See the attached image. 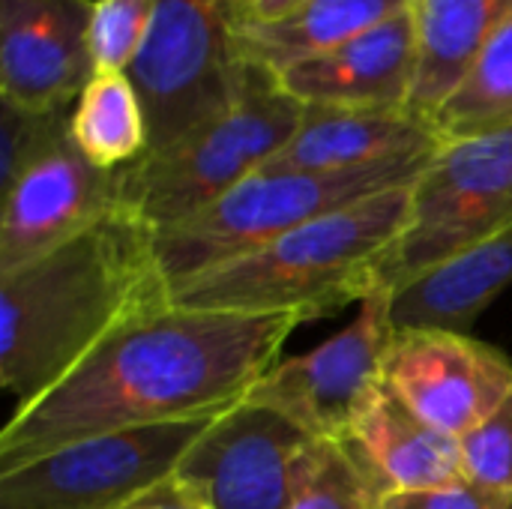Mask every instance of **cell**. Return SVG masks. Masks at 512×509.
Instances as JSON below:
<instances>
[{
  "label": "cell",
  "mask_w": 512,
  "mask_h": 509,
  "mask_svg": "<svg viewBox=\"0 0 512 509\" xmlns=\"http://www.w3.org/2000/svg\"><path fill=\"white\" fill-rule=\"evenodd\" d=\"M72 108L33 111L0 96V192H6L36 159L69 138Z\"/></svg>",
  "instance_id": "obj_23"
},
{
  "label": "cell",
  "mask_w": 512,
  "mask_h": 509,
  "mask_svg": "<svg viewBox=\"0 0 512 509\" xmlns=\"http://www.w3.org/2000/svg\"><path fill=\"white\" fill-rule=\"evenodd\" d=\"M390 306V291L372 294L345 330L306 354L276 360L243 402L282 414L315 441L342 444L381 381V363L396 330Z\"/></svg>",
  "instance_id": "obj_9"
},
{
  "label": "cell",
  "mask_w": 512,
  "mask_h": 509,
  "mask_svg": "<svg viewBox=\"0 0 512 509\" xmlns=\"http://www.w3.org/2000/svg\"><path fill=\"white\" fill-rule=\"evenodd\" d=\"M435 126L447 141L512 126V12L489 36L453 96L441 105Z\"/></svg>",
  "instance_id": "obj_21"
},
{
  "label": "cell",
  "mask_w": 512,
  "mask_h": 509,
  "mask_svg": "<svg viewBox=\"0 0 512 509\" xmlns=\"http://www.w3.org/2000/svg\"><path fill=\"white\" fill-rule=\"evenodd\" d=\"M381 381L426 423L462 441L512 393V360L471 333L396 327Z\"/></svg>",
  "instance_id": "obj_10"
},
{
  "label": "cell",
  "mask_w": 512,
  "mask_h": 509,
  "mask_svg": "<svg viewBox=\"0 0 512 509\" xmlns=\"http://www.w3.org/2000/svg\"><path fill=\"white\" fill-rule=\"evenodd\" d=\"M512 288V222L393 294L396 327L471 333L480 315Z\"/></svg>",
  "instance_id": "obj_17"
},
{
  "label": "cell",
  "mask_w": 512,
  "mask_h": 509,
  "mask_svg": "<svg viewBox=\"0 0 512 509\" xmlns=\"http://www.w3.org/2000/svg\"><path fill=\"white\" fill-rule=\"evenodd\" d=\"M156 231L123 204L99 225L0 276V387L30 402L123 327L171 306Z\"/></svg>",
  "instance_id": "obj_2"
},
{
  "label": "cell",
  "mask_w": 512,
  "mask_h": 509,
  "mask_svg": "<svg viewBox=\"0 0 512 509\" xmlns=\"http://www.w3.org/2000/svg\"><path fill=\"white\" fill-rule=\"evenodd\" d=\"M512 222V126L444 141L411 189L405 234L384 267L396 294Z\"/></svg>",
  "instance_id": "obj_7"
},
{
  "label": "cell",
  "mask_w": 512,
  "mask_h": 509,
  "mask_svg": "<svg viewBox=\"0 0 512 509\" xmlns=\"http://www.w3.org/2000/svg\"><path fill=\"white\" fill-rule=\"evenodd\" d=\"M297 327L288 315L171 303L114 333L42 396L15 405L0 432V471L84 438L219 417L243 402Z\"/></svg>",
  "instance_id": "obj_1"
},
{
  "label": "cell",
  "mask_w": 512,
  "mask_h": 509,
  "mask_svg": "<svg viewBox=\"0 0 512 509\" xmlns=\"http://www.w3.org/2000/svg\"><path fill=\"white\" fill-rule=\"evenodd\" d=\"M342 444L381 498L468 480L462 441L426 423L384 381L369 393Z\"/></svg>",
  "instance_id": "obj_16"
},
{
  "label": "cell",
  "mask_w": 512,
  "mask_h": 509,
  "mask_svg": "<svg viewBox=\"0 0 512 509\" xmlns=\"http://www.w3.org/2000/svg\"><path fill=\"white\" fill-rule=\"evenodd\" d=\"M306 0H234L237 24H276L297 12Z\"/></svg>",
  "instance_id": "obj_28"
},
{
  "label": "cell",
  "mask_w": 512,
  "mask_h": 509,
  "mask_svg": "<svg viewBox=\"0 0 512 509\" xmlns=\"http://www.w3.org/2000/svg\"><path fill=\"white\" fill-rule=\"evenodd\" d=\"M216 417L84 438L0 471V509H111L177 471Z\"/></svg>",
  "instance_id": "obj_8"
},
{
  "label": "cell",
  "mask_w": 512,
  "mask_h": 509,
  "mask_svg": "<svg viewBox=\"0 0 512 509\" xmlns=\"http://www.w3.org/2000/svg\"><path fill=\"white\" fill-rule=\"evenodd\" d=\"M126 75L144 105L147 153H162L231 111L249 78L234 0H156L147 39Z\"/></svg>",
  "instance_id": "obj_6"
},
{
  "label": "cell",
  "mask_w": 512,
  "mask_h": 509,
  "mask_svg": "<svg viewBox=\"0 0 512 509\" xmlns=\"http://www.w3.org/2000/svg\"><path fill=\"white\" fill-rule=\"evenodd\" d=\"M123 204L120 171L93 165L69 135L0 192V276L66 246Z\"/></svg>",
  "instance_id": "obj_11"
},
{
  "label": "cell",
  "mask_w": 512,
  "mask_h": 509,
  "mask_svg": "<svg viewBox=\"0 0 512 509\" xmlns=\"http://www.w3.org/2000/svg\"><path fill=\"white\" fill-rule=\"evenodd\" d=\"M72 144L99 168L120 171L135 165L147 147V117L126 72H96L72 105Z\"/></svg>",
  "instance_id": "obj_20"
},
{
  "label": "cell",
  "mask_w": 512,
  "mask_h": 509,
  "mask_svg": "<svg viewBox=\"0 0 512 509\" xmlns=\"http://www.w3.org/2000/svg\"><path fill=\"white\" fill-rule=\"evenodd\" d=\"M512 495L486 489L471 480H456L432 489L393 492L381 498V509H510Z\"/></svg>",
  "instance_id": "obj_26"
},
{
  "label": "cell",
  "mask_w": 512,
  "mask_h": 509,
  "mask_svg": "<svg viewBox=\"0 0 512 509\" xmlns=\"http://www.w3.org/2000/svg\"><path fill=\"white\" fill-rule=\"evenodd\" d=\"M288 509H381V492L339 441H312Z\"/></svg>",
  "instance_id": "obj_22"
},
{
  "label": "cell",
  "mask_w": 512,
  "mask_h": 509,
  "mask_svg": "<svg viewBox=\"0 0 512 509\" xmlns=\"http://www.w3.org/2000/svg\"><path fill=\"white\" fill-rule=\"evenodd\" d=\"M156 0H96L90 15V54L96 72H129L138 57Z\"/></svg>",
  "instance_id": "obj_24"
},
{
  "label": "cell",
  "mask_w": 512,
  "mask_h": 509,
  "mask_svg": "<svg viewBox=\"0 0 512 509\" xmlns=\"http://www.w3.org/2000/svg\"><path fill=\"white\" fill-rule=\"evenodd\" d=\"M300 105L324 108H411L417 84L414 6L351 42L273 72Z\"/></svg>",
  "instance_id": "obj_14"
},
{
  "label": "cell",
  "mask_w": 512,
  "mask_h": 509,
  "mask_svg": "<svg viewBox=\"0 0 512 509\" xmlns=\"http://www.w3.org/2000/svg\"><path fill=\"white\" fill-rule=\"evenodd\" d=\"M432 156L354 171L261 168L207 210L174 228L156 231L159 264L174 285L207 267L249 255L324 213L396 186H408L426 171Z\"/></svg>",
  "instance_id": "obj_5"
},
{
  "label": "cell",
  "mask_w": 512,
  "mask_h": 509,
  "mask_svg": "<svg viewBox=\"0 0 512 509\" xmlns=\"http://www.w3.org/2000/svg\"><path fill=\"white\" fill-rule=\"evenodd\" d=\"M465 477L512 495V393L471 435L462 438Z\"/></svg>",
  "instance_id": "obj_25"
},
{
  "label": "cell",
  "mask_w": 512,
  "mask_h": 509,
  "mask_svg": "<svg viewBox=\"0 0 512 509\" xmlns=\"http://www.w3.org/2000/svg\"><path fill=\"white\" fill-rule=\"evenodd\" d=\"M414 183L324 213L249 255L180 279L171 300L183 309L288 315L300 324L363 303L384 291V267L405 234Z\"/></svg>",
  "instance_id": "obj_3"
},
{
  "label": "cell",
  "mask_w": 512,
  "mask_h": 509,
  "mask_svg": "<svg viewBox=\"0 0 512 509\" xmlns=\"http://www.w3.org/2000/svg\"><path fill=\"white\" fill-rule=\"evenodd\" d=\"M438 126L411 108L303 105L291 141L264 165L273 171H354L423 159L444 147Z\"/></svg>",
  "instance_id": "obj_15"
},
{
  "label": "cell",
  "mask_w": 512,
  "mask_h": 509,
  "mask_svg": "<svg viewBox=\"0 0 512 509\" xmlns=\"http://www.w3.org/2000/svg\"><path fill=\"white\" fill-rule=\"evenodd\" d=\"M512 12V0H414L417 84L411 111L432 120L462 84L477 54Z\"/></svg>",
  "instance_id": "obj_18"
},
{
  "label": "cell",
  "mask_w": 512,
  "mask_h": 509,
  "mask_svg": "<svg viewBox=\"0 0 512 509\" xmlns=\"http://www.w3.org/2000/svg\"><path fill=\"white\" fill-rule=\"evenodd\" d=\"M96 0H0V96L33 111L72 108L96 75Z\"/></svg>",
  "instance_id": "obj_13"
},
{
  "label": "cell",
  "mask_w": 512,
  "mask_h": 509,
  "mask_svg": "<svg viewBox=\"0 0 512 509\" xmlns=\"http://www.w3.org/2000/svg\"><path fill=\"white\" fill-rule=\"evenodd\" d=\"M303 105L249 63L240 102L162 153L120 168L126 204L153 228H174L258 174L297 132Z\"/></svg>",
  "instance_id": "obj_4"
},
{
  "label": "cell",
  "mask_w": 512,
  "mask_h": 509,
  "mask_svg": "<svg viewBox=\"0 0 512 509\" xmlns=\"http://www.w3.org/2000/svg\"><path fill=\"white\" fill-rule=\"evenodd\" d=\"M411 6L414 0H306L276 24H237V42L246 63L282 72L351 42Z\"/></svg>",
  "instance_id": "obj_19"
},
{
  "label": "cell",
  "mask_w": 512,
  "mask_h": 509,
  "mask_svg": "<svg viewBox=\"0 0 512 509\" xmlns=\"http://www.w3.org/2000/svg\"><path fill=\"white\" fill-rule=\"evenodd\" d=\"M312 441L282 414L240 402L201 432L177 474L195 483L216 509H288Z\"/></svg>",
  "instance_id": "obj_12"
},
{
  "label": "cell",
  "mask_w": 512,
  "mask_h": 509,
  "mask_svg": "<svg viewBox=\"0 0 512 509\" xmlns=\"http://www.w3.org/2000/svg\"><path fill=\"white\" fill-rule=\"evenodd\" d=\"M111 509H216L210 504V498L189 483L186 477H180L177 471L156 480L153 486L135 492L132 498H126L123 504Z\"/></svg>",
  "instance_id": "obj_27"
},
{
  "label": "cell",
  "mask_w": 512,
  "mask_h": 509,
  "mask_svg": "<svg viewBox=\"0 0 512 509\" xmlns=\"http://www.w3.org/2000/svg\"><path fill=\"white\" fill-rule=\"evenodd\" d=\"M510 509H512V504H510Z\"/></svg>",
  "instance_id": "obj_29"
}]
</instances>
